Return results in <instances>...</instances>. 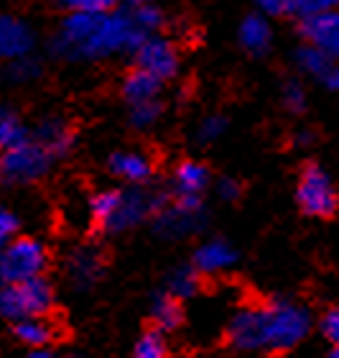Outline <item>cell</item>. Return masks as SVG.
Listing matches in <instances>:
<instances>
[{"label":"cell","mask_w":339,"mask_h":358,"mask_svg":"<svg viewBox=\"0 0 339 358\" xmlns=\"http://www.w3.org/2000/svg\"><path fill=\"white\" fill-rule=\"evenodd\" d=\"M163 289L169 292L174 299H189L197 294V289H199V271L189 264V266H176L171 268L169 276H166V287Z\"/></svg>","instance_id":"22"},{"label":"cell","mask_w":339,"mask_h":358,"mask_svg":"<svg viewBox=\"0 0 339 358\" xmlns=\"http://www.w3.org/2000/svg\"><path fill=\"white\" fill-rule=\"evenodd\" d=\"M133 358H169V348L163 343V333L151 330L146 336H140V341L135 343Z\"/></svg>","instance_id":"27"},{"label":"cell","mask_w":339,"mask_h":358,"mask_svg":"<svg viewBox=\"0 0 339 358\" xmlns=\"http://www.w3.org/2000/svg\"><path fill=\"white\" fill-rule=\"evenodd\" d=\"M26 358H59L56 353H52V351H31Z\"/></svg>","instance_id":"36"},{"label":"cell","mask_w":339,"mask_h":358,"mask_svg":"<svg viewBox=\"0 0 339 358\" xmlns=\"http://www.w3.org/2000/svg\"><path fill=\"white\" fill-rule=\"evenodd\" d=\"M322 333H324L326 341L339 345V307H332L329 313H324V317H322Z\"/></svg>","instance_id":"32"},{"label":"cell","mask_w":339,"mask_h":358,"mask_svg":"<svg viewBox=\"0 0 339 358\" xmlns=\"http://www.w3.org/2000/svg\"><path fill=\"white\" fill-rule=\"evenodd\" d=\"M217 194H220L225 202H235L240 194H243V187H240V182H237L235 177H222L220 182H217Z\"/></svg>","instance_id":"33"},{"label":"cell","mask_w":339,"mask_h":358,"mask_svg":"<svg viewBox=\"0 0 339 358\" xmlns=\"http://www.w3.org/2000/svg\"><path fill=\"white\" fill-rule=\"evenodd\" d=\"M171 202L163 192H151L143 187L128 189H103L89 197V215L105 233H128L148 217H156Z\"/></svg>","instance_id":"2"},{"label":"cell","mask_w":339,"mask_h":358,"mask_svg":"<svg viewBox=\"0 0 339 358\" xmlns=\"http://www.w3.org/2000/svg\"><path fill=\"white\" fill-rule=\"evenodd\" d=\"M227 131V118L225 115H206L197 126V143H212Z\"/></svg>","instance_id":"29"},{"label":"cell","mask_w":339,"mask_h":358,"mask_svg":"<svg viewBox=\"0 0 339 358\" xmlns=\"http://www.w3.org/2000/svg\"><path fill=\"white\" fill-rule=\"evenodd\" d=\"M59 8L67 13L105 15L115 10V3H110V0H64V3H59Z\"/></svg>","instance_id":"28"},{"label":"cell","mask_w":339,"mask_h":358,"mask_svg":"<svg viewBox=\"0 0 339 358\" xmlns=\"http://www.w3.org/2000/svg\"><path fill=\"white\" fill-rule=\"evenodd\" d=\"M135 67L146 69L148 75L158 77L161 83L174 80L179 75V54L169 38L163 36H148L133 54Z\"/></svg>","instance_id":"9"},{"label":"cell","mask_w":339,"mask_h":358,"mask_svg":"<svg viewBox=\"0 0 339 358\" xmlns=\"http://www.w3.org/2000/svg\"><path fill=\"white\" fill-rule=\"evenodd\" d=\"M49 266V251L38 238L18 236L0 248V284H21L44 276Z\"/></svg>","instance_id":"5"},{"label":"cell","mask_w":339,"mask_h":358,"mask_svg":"<svg viewBox=\"0 0 339 358\" xmlns=\"http://www.w3.org/2000/svg\"><path fill=\"white\" fill-rule=\"evenodd\" d=\"M237 264V251L225 238L204 241L192 256V266L199 274H220Z\"/></svg>","instance_id":"13"},{"label":"cell","mask_w":339,"mask_h":358,"mask_svg":"<svg viewBox=\"0 0 339 358\" xmlns=\"http://www.w3.org/2000/svg\"><path fill=\"white\" fill-rule=\"evenodd\" d=\"M31 136L52 154L54 162L67 159L69 151L74 149V141H77L74 128L69 126V120L59 118V115H49V118L38 120V126L33 128V134Z\"/></svg>","instance_id":"12"},{"label":"cell","mask_w":339,"mask_h":358,"mask_svg":"<svg viewBox=\"0 0 339 358\" xmlns=\"http://www.w3.org/2000/svg\"><path fill=\"white\" fill-rule=\"evenodd\" d=\"M237 41L245 52L250 54H266L271 49L273 41V29L268 18L263 13H250L240 21V29H237Z\"/></svg>","instance_id":"17"},{"label":"cell","mask_w":339,"mask_h":358,"mask_svg":"<svg viewBox=\"0 0 339 358\" xmlns=\"http://www.w3.org/2000/svg\"><path fill=\"white\" fill-rule=\"evenodd\" d=\"M13 336L18 343L29 345L31 351H49V345L56 341V325L52 317H29L13 325Z\"/></svg>","instance_id":"16"},{"label":"cell","mask_w":339,"mask_h":358,"mask_svg":"<svg viewBox=\"0 0 339 358\" xmlns=\"http://www.w3.org/2000/svg\"><path fill=\"white\" fill-rule=\"evenodd\" d=\"M280 100H283V105H286L291 113H303V108H306V90H303V85L299 83V80H288V83L283 85Z\"/></svg>","instance_id":"30"},{"label":"cell","mask_w":339,"mask_h":358,"mask_svg":"<svg viewBox=\"0 0 339 358\" xmlns=\"http://www.w3.org/2000/svg\"><path fill=\"white\" fill-rule=\"evenodd\" d=\"M54 166L52 154L31 136L15 149L0 154V187H29Z\"/></svg>","instance_id":"4"},{"label":"cell","mask_w":339,"mask_h":358,"mask_svg":"<svg viewBox=\"0 0 339 358\" xmlns=\"http://www.w3.org/2000/svg\"><path fill=\"white\" fill-rule=\"evenodd\" d=\"M329 358H339V345H332V353H329Z\"/></svg>","instance_id":"38"},{"label":"cell","mask_w":339,"mask_h":358,"mask_svg":"<svg viewBox=\"0 0 339 358\" xmlns=\"http://www.w3.org/2000/svg\"><path fill=\"white\" fill-rule=\"evenodd\" d=\"M206 213L202 197H176L169 208L153 217V231L166 241H181L186 236L204 231Z\"/></svg>","instance_id":"7"},{"label":"cell","mask_w":339,"mask_h":358,"mask_svg":"<svg viewBox=\"0 0 339 358\" xmlns=\"http://www.w3.org/2000/svg\"><path fill=\"white\" fill-rule=\"evenodd\" d=\"M15 233H18V215L6 208H0V248H6L10 241L18 238Z\"/></svg>","instance_id":"31"},{"label":"cell","mask_w":339,"mask_h":358,"mask_svg":"<svg viewBox=\"0 0 339 358\" xmlns=\"http://www.w3.org/2000/svg\"><path fill=\"white\" fill-rule=\"evenodd\" d=\"M54 305L56 292L46 276L21 284H0V317L13 325L29 317H49Z\"/></svg>","instance_id":"3"},{"label":"cell","mask_w":339,"mask_h":358,"mask_svg":"<svg viewBox=\"0 0 339 358\" xmlns=\"http://www.w3.org/2000/svg\"><path fill=\"white\" fill-rule=\"evenodd\" d=\"M41 72H44V67H41V59H38V57H26V59L10 62V64L6 67L8 80L15 85L33 83V80L41 77Z\"/></svg>","instance_id":"24"},{"label":"cell","mask_w":339,"mask_h":358,"mask_svg":"<svg viewBox=\"0 0 339 358\" xmlns=\"http://www.w3.org/2000/svg\"><path fill=\"white\" fill-rule=\"evenodd\" d=\"M296 143H303V146H306V143H311V134H309V131H301V134L296 136Z\"/></svg>","instance_id":"37"},{"label":"cell","mask_w":339,"mask_h":358,"mask_svg":"<svg viewBox=\"0 0 339 358\" xmlns=\"http://www.w3.org/2000/svg\"><path fill=\"white\" fill-rule=\"evenodd\" d=\"M332 8H337L332 0H288L286 15H294V18H299V23H303L309 18L326 13V10H332Z\"/></svg>","instance_id":"25"},{"label":"cell","mask_w":339,"mask_h":358,"mask_svg":"<svg viewBox=\"0 0 339 358\" xmlns=\"http://www.w3.org/2000/svg\"><path fill=\"white\" fill-rule=\"evenodd\" d=\"M174 187L176 197H202V192L209 187V169L202 162L186 159L174 172Z\"/></svg>","instance_id":"18"},{"label":"cell","mask_w":339,"mask_h":358,"mask_svg":"<svg viewBox=\"0 0 339 358\" xmlns=\"http://www.w3.org/2000/svg\"><path fill=\"white\" fill-rule=\"evenodd\" d=\"M299 34L306 38V44L339 62V8H332L317 18L299 23Z\"/></svg>","instance_id":"10"},{"label":"cell","mask_w":339,"mask_h":358,"mask_svg":"<svg viewBox=\"0 0 339 358\" xmlns=\"http://www.w3.org/2000/svg\"><path fill=\"white\" fill-rule=\"evenodd\" d=\"M294 59H296V64H299V69H301V72H306V75H311V77H317V80H324V83L329 80L334 64H337L332 57H326L324 52L314 49L311 44L299 46V49L294 52Z\"/></svg>","instance_id":"21"},{"label":"cell","mask_w":339,"mask_h":358,"mask_svg":"<svg viewBox=\"0 0 339 358\" xmlns=\"http://www.w3.org/2000/svg\"><path fill=\"white\" fill-rule=\"evenodd\" d=\"M107 166L115 177L126 179L133 187L146 185L148 179L153 177V162L143 151H115Z\"/></svg>","instance_id":"14"},{"label":"cell","mask_w":339,"mask_h":358,"mask_svg":"<svg viewBox=\"0 0 339 358\" xmlns=\"http://www.w3.org/2000/svg\"><path fill=\"white\" fill-rule=\"evenodd\" d=\"M299 208L311 217H332L339 208V194L334 189L332 177L319 164H306L299 174L296 187Z\"/></svg>","instance_id":"6"},{"label":"cell","mask_w":339,"mask_h":358,"mask_svg":"<svg viewBox=\"0 0 339 358\" xmlns=\"http://www.w3.org/2000/svg\"><path fill=\"white\" fill-rule=\"evenodd\" d=\"M326 85L332 90H339V62L334 64V69H332V75H329V80H326Z\"/></svg>","instance_id":"35"},{"label":"cell","mask_w":339,"mask_h":358,"mask_svg":"<svg viewBox=\"0 0 339 358\" xmlns=\"http://www.w3.org/2000/svg\"><path fill=\"white\" fill-rule=\"evenodd\" d=\"M126 13L130 15V21L133 26L140 31V34H146V36H156V31L161 29L163 21H166V15L158 6H151V3H128Z\"/></svg>","instance_id":"23"},{"label":"cell","mask_w":339,"mask_h":358,"mask_svg":"<svg viewBox=\"0 0 339 358\" xmlns=\"http://www.w3.org/2000/svg\"><path fill=\"white\" fill-rule=\"evenodd\" d=\"M103 268H105V259H103V254H100V248H95V246L74 248L67 259L69 287L77 292L92 289V287L100 282Z\"/></svg>","instance_id":"11"},{"label":"cell","mask_w":339,"mask_h":358,"mask_svg":"<svg viewBox=\"0 0 339 358\" xmlns=\"http://www.w3.org/2000/svg\"><path fill=\"white\" fill-rule=\"evenodd\" d=\"M163 115V105L161 100H153V103H143V105H133L130 108V115H128V120H130V126L133 128H151L158 123V118Z\"/></svg>","instance_id":"26"},{"label":"cell","mask_w":339,"mask_h":358,"mask_svg":"<svg viewBox=\"0 0 339 358\" xmlns=\"http://www.w3.org/2000/svg\"><path fill=\"white\" fill-rule=\"evenodd\" d=\"M36 31L26 18L15 13H0V62H18L33 57Z\"/></svg>","instance_id":"8"},{"label":"cell","mask_w":339,"mask_h":358,"mask_svg":"<svg viewBox=\"0 0 339 358\" xmlns=\"http://www.w3.org/2000/svg\"><path fill=\"white\" fill-rule=\"evenodd\" d=\"M151 317H153L158 333H171V330H176L179 325H181V320H184L181 302L171 297L166 289L158 292V294H153V299H151Z\"/></svg>","instance_id":"20"},{"label":"cell","mask_w":339,"mask_h":358,"mask_svg":"<svg viewBox=\"0 0 339 358\" xmlns=\"http://www.w3.org/2000/svg\"><path fill=\"white\" fill-rule=\"evenodd\" d=\"M286 3L288 0H260L258 3V10L263 15H271V18H276V15H286Z\"/></svg>","instance_id":"34"},{"label":"cell","mask_w":339,"mask_h":358,"mask_svg":"<svg viewBox=\"0 0 339 358\" xmlns=\"http://www.w3.org/2000/svg\"><path fill=\"white\" fill-rule=\"evenodd\" d=\"M26 138H31V134L23 123L21 113L15 110L13 105L0 103V154L15 149Z\"/></svg>","instance_id":"19"},{"label":"cell","mask_w":339,"mask_h":358,"mask_svg":"<svg viewBox=\"0 0 339 358\" xmlns=\"http://www.w3.org/2000/svg\"><path fill=\"white\" fill-rule=\"evenodd\" d=\"M311 315L306 307L271 299L268 305L237 310L227 325V341L240 351H288L306 338Z\"/></svg>","instance_id":"1"},{"label":"cell","mask_w":339,"mask_h":358,"mask_svg":"<svg viewBox=\"0 0 339 358\" xmlns=\"http://www.w3.org/2000/svg\"><path fill=\"white\" fill-rule=\"evenodd\" d=\"M161 80L153 75H148L146 69H138L133 67L123 77V83H120V95L123 100L128 103V108H133V105H143V103H153L158 100L161 95Z\"/></svg>","instance_id":"15"}]
</instances>
